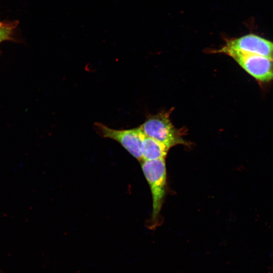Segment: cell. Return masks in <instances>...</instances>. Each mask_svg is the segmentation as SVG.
<instances>
[{
  "mask_svg": "<svg viewBox=\"0 0 273 273\" xmlns=\"http://www.w3.org/2000/svg\"><path fill=\"white\" fill-rule=\"evenodd\" d=\"M169 149L161 143L145 135L141 147L142 161L165 159Z\"/></svg>",
  "mask_w": 273,
  "mask_h": 273,
  "instance_id": "8992f818",
  "label": "cell"
},
{
  "mask_svg": "<svg viewBox=\"0 0 273 273\" xmlns=\"http://www.w3.org/2000/svg\"><path fill=\"white\" fill-rule=\"evenodd\" d=\"M217 53L229 56L236 53L253 54L273 59V42L258 35L249 34L230 39Z\"/></svg>",
  "mask_w": 273,
  "mask_h": 273,
  "instance_id": "3957f363",
  "label": "cell"
},
{
  "mask_svg": "<svg viewBox=\"0 0 273 273\" xmlns=\"http://www.w3.org/2000/svg\"><path fill=\"white\" fill-rule=\"evenodd\" d=\"M12 25L4 24L0 26V43L10 38L12 33Z\"/></svg>",
  "mask_w": 273,
  "mask_h": 273,
  "instance_id": "52a82bcc",
  "label": "cell"
},
{
  "mask_svg": "<svg viewBox=\"0 0 273 273\" xmlns=\"http://www.w3.org/2000/svg\"><path fill=\"white\" fill-rule=\"evenodd\" d=\"M142 168L149 184L153 200V223L158 218L165 195L166 168L165 159L143 161Z\"/></svg>",
  "mask_w": 273,
  "mask_h": 273,
  "instance_id": "7a4b0ae2",
  "label": "cell"
},
{
  "mask_svg": "<svg viewBox=\"0 0 273 273\" xmlns=\"http://www.w3.org/2000/svg\"><path fill=\"white\" fill-rule=\"evenodd\" d=\"M230 56L257 80L263 82L273 80V59L239 53L232 54Z\"/></svg>",
  "mask_w": 273,
  "mask_h": 273,
  "instance_id": "5b68a950",
  "label": "cell"
},
{
  "mask_svg": "<svg viewBox=\"0 0 273 273\" xmlns=\"http://www.w3.org/2000/svg\"><path fill=\"white\" fill-rule=\"evenodd\" d=\"M4 24V23H3L2 22L0 21V26L3 25Z\"/></svg>",
  "mask_w": 273,
  "mask_h": 273,
  "instance_id": "ba28073f",
  "label": "cell"
},
{
  "mask_svg": "<svg viewBox=\"0 0 273 273\" xmlns=\"http://www.w3.org/2000/svg\"><path fill=\"white\" fill-rule=\"evenodd\" d=\"M169 112H161L149 117L140 127L147 136L166 146L169 149L177 145H187L181 129L172 124Z\"/></svg>",
  "mask_w": 273,
  "mask_h": 273,
  "instance_id": "6da1fadb",
  "label": "cell"
},
{
  "mask_svg": "<svg viewBox=\"0 0 273 273\" xmlns=\"http://www.w3.org/2000/svg\"><path fill=\"white\" fill-rule=\"evenodd\" d=\"M94 128L101 136L118 142L132 156L139 161H142L141 147L145 135L140 127L130 129L116 130L96 122Z\"/></svg>",
  "mask_w": 273,
  "mask_h": 273,
  "instance_id": "277c9868",
  "label": "cell"
}]
</instances>
